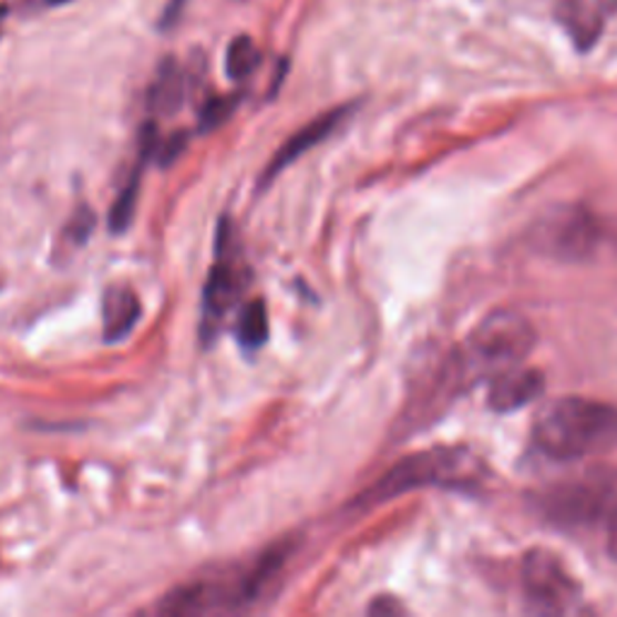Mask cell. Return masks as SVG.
I'll return each mask as SVG.
<instances>
[{
    "label": "cell",
    "mask_w": 617,
    "mask_h": 617,
    "mask_svg": "<svg viewBox=\"0 0 617 617\" xmlns=\"http://www.w3.org/2000/svg\"><path fill=\"white\" fill-rule=\"evenodd\" d=\"M533 442L553 461H584L617 446V408L584 395L547 401L533 422Z\"/></svg>",
    "instance_id": "cell-1"
},
{
    "label": "cell",
    "mask_w": 617,
    "mask_h": 617,
    "mask_svg": "<svg viewBox=\"0 0 617 617\" xmlns=\"http://www.w3.org/2000/svg\"><path fill=\"white\" fill-rule=\"evenodd\" d=\"M485 463L465 446H434L415 451L383 473L377 483L354 500L358 510L387 504L422 487H471L480 485Z\"/></svg>",
    "instance_id": "cell-2"
},
{
    "label": "cell",
    "mask_w": 617,
    "mask_h": 617,
    "mask_svg": "<svg viewBox=\"0 0 617 617\" xmlns=\"http://www.w3.org/2000/svg\"><path fill=\"white\" fill-rule=\"evenodd\" d=\"M536 348V328L514 309H497L480 321L456 352L465 381L492 379L524 362Z\"/></svg>",
    "instance_id": "cell-3"
},
{
    "label": "cell",
    "mask_w": 617,
    "mask_h": 617,
    "mask_svg": "<svg viewBox=\"0 0 617 617\" xmlns=\"http://www.w3.org/2000/svg\"><path fill=\"white\" fill-rule=\"evenodd\" d=\"M545 518L565 528H588L617 514V475L610 471H588L547 490L541 497Z\"/></svg>",
    "instance_id": "cell-4"
},
{
    "label": "cell",
    "mask_w": 617,
    "mask_h": 617,
    "mask_svg": "<svg viewBox=\"0 0 617 617\" xmlns=\"http://www.w3.org/2000/svg\"><path fill=\"white\" fill-rule=\"evenodd\" d=\"M531 241L545 256L577 264L598 249L600 227L598 219L582 205H559L533 225Z\"/></svg>",
    "instance_id": "cell-5"
},
{
    "label": "cell",
    "mask_w": 617,
    "mask_h": 617,
    "mask_svg": "<svg viewBox=\"0 0 617 617\" xmlns=\"http://www.w3.org/2000/svg\"><path fill=\"white\" fill-rule=\"evenodd\" d=\"M521 582L528 600L545 613H565L579 603L582 588L555 553L533 547L521 565Z\"/></svg>",
    "instance_id": "cell-6"
},
{
    "label": "cell",
    "mask_w": 617,
    "mask_h": 617,
    "mask_svg": "<svg viewBox=\"0 0 617 617\" xmlns=\"http://www.w3.org/2000/svg\"><path fill=\"white\" fill-rule=\"evenodd\" d=\"M229 219H223L219 223V235H217V264L213 266L208 282H205V292H203V309H205V319H203V338L210 340L215 333L217 321L225 319V313L232 309V305L239 299V295L244 292V272L239 268V264L232 258L229 251Z\"/></svg>",
    "instance_id": "cell-7"
},
{
    "label": "cell",
    "mask_w": 617,
    "mask_h": 617,
    "mask_svg": "<svg viewBox=\"0 0 617 617\" xmlns=\"http://www.w3.org/2000/svg\"><path fill=\"white\" fill-rule=\"evenodd\" d=\"M615 10L617 0H559L555 20L577 51L586 53L596 47Z\"/></svg>",
    "instance_id": "cell-8"
},
{
    "label": "cell",
    "mask_w": 617,
    "mask_h": 617,
    "mask_svg": "<svg viewBox=\"0 0 617 617\" xmlns=\"http://www.w3.org/2000/svg\"><path fill=\"white\" fill-rule=\"evenodd\" d=\"M354 112V104H342V106H338V109H331V112H326V114H321L319 119H313V121H309L305 128H299L290 141H287L278 153H276V157L270 160V164L266 167V172H264V186H268L272 179H276V176L280 174V172H285L287 167H290L292 162H297L301 155L305 153H309L311 147H317L319 143H323L328 135H331L342 121H346L350 114Z\"/></svg>",
    "instance_id": "cell-9"
},
{
    "label": "cell",
    "mask_w": 617,
    "mask_h": 617,
    "mask_svg": "<svg viewBox=\"0 0 617 617\" xmlns=\"http://www.w3.org/2000/svg\"><path fill=\"white\" fill-rule=\"evenodd\" d=\"M543 383L545 379L538 369L524 367V362L514 364L490 379L487 403L492 410H497V413H514V410L538 399Z\"/></svg>",
    "instance_id": "cell-10"
},
{
    "label": "cell",
    "mask_w": 617,
    "mask_h": 617,
    "mask_svg": "<svg viewBox=\"0 0 617 617\" xmlns=\"http://www.w3.org/2000/svg\"><path fill=\"white\" fill-rule=\"evenodd\" d=\"M141 299L131 287H112L106 290L102 301V319H104V340L121 342L131 336L135 323L141 321Z\"/></svg>",
    "instance_id": "cell-11"
},
{
    "label": "cell",
    "mask_w": 617,
    "mask_h": 617,
    "mask_svg": "<svg viewBox=\"0 0 617 617\" xmlns=\"http://www.w3.org/2000/svg\"><path fill=\"white\" fill-rule=\"evenodd\" d=\"M184 73L179 63L174 59H167L160 68V75L155 80L153 90H150V112L160 116H172L179 112L184 104Z\"/></svg>",
    "instance_id": "cell-12"
},
{
    "label": "cell",
    "mask_w": 617,
    "mask_h": 617,
    "mask_svg": "<svg viewBox=\"0 0 617 617\" xmlns=\"http://www.w3.org/2000/svg\"><path fill=\"white\" fill-rule=\"evenodd\" d=\"M268 333H270V323H268L266 301L251 299L249 305L241 309V317L237 323V338L241 342V348H246V350L264 348Z\"/></svg>",
    "instance_id": "cell-13"
},
{
    "label": "cell",
    "mask_w": 617,
    "mask_h": 617,
    "mask_svg": "<svg viewBox=\"0 0 617 617\" xmlns=\"http://www.w3.org/2000/svg\"><path fill=\"white\" fill-rule=\"evenodd\" d=\"M258 65H260V51L251 37L241 34L232 41L225 56V71L232 80L249 78Z\"/></svg>",
    "instance_id": "cell-14"
},
{
    "label": "cell",
    "mask_w": 617,
    "mask_h": 617,
    "mask_svg": "<svg viewBox=\"0 0 617 617\" xmlns=\"http://www.w3.org/2000/svg\"><path fill=\"white\" fill-rule=\"evenodd\" d=\"M138 196H141V167L133 172L128 184L123 186L119 198L114 200L112 213H109V229H112L114 235H121V232H126L131 227L135 208H138Z\"/></svg>",
    "instance_id": "cell-15"
},
{
    "label": "cell",
    "mask_w": 617,
    "mask_h": 617,
    "mask_svg": "<svg viewBox=\"0 0 617 617\" xmlns=\"http://www.w3.org/2000/svg\"><path fill=\"white\" fill-rule=\"evenodd\" d=\"M239 100H241V94H223V97H213L205 102V106L200 109V131L210 133L223 126V123L235 114Z\"/></svg>",
    "instance_id": "cell-16"
},
{
    "label": "cell",
    "mask_w": 617,
    "mask_h": 617,
    "mask_svg": "<svg viewBox=\"0 0 617 617\" xmlns=\"http://www.w3.org/2000/svg\"><path fill=\"white\" fill-rule=\"evenodd\" d=\"M94 225H97V215L92 213L90 205H80V208L73 213L71 223L65 225L63 237H65L68 244L73 246V249H78V246L88 244V239L92 237V232H94Z\"/></svg>",
    "instance_id": "cell-17"
},
{
    "label": "cell",
    "mask_w": 617,
    "mask_h": 617,
    "mask_svg": "<svg viewBox=\"0 0 617 617\" xmlns=\"http://www.w3.org/2000/svg\"><path fill=\"white\" fill-rule=\"evenodd\" d=\"M186 141H188V135L184 131L169 135V138L157 147V153H155L157 155V164H162V167H167V164H172L176 157L184 153Z\"/></svg>",
    "instance_id": "cell-18"
},
{
    "label": "cell",
    "mask_w": 617,
    "mask_h": 617,
    "mask_svg": "<svg viewBox=\"0 0 617 617\" xmlns=\"http://www.w3.org/2000/svg\"><path fill=\"white\" fill-rule=\"evenodd\" d=\"M369 613H372V615H395V613H403V608L399 606V600H395V598H377L372 606H369Z\"/></svg>",
    "instance_id": "cell-19"
},
{
    "label": "cell",
    "mask_w": 617,
    "mask_h": 617,
    "mask_svg": "<svg viewBox=\"0 0 617 617\" xmlns=\"http://www.w3.org/2000/svg\"><path fill=\"white\" fill-rule=\"evenodd\" d=\"M182 6H184V0H172L167 10H164V16H162V27H172L176 20H179Z\"/></svg>",
    "instance_id": "cell-20"
},
{
    "label": "cell",
    "mask_w": 617,
    "mask_h": 617,
    "mask_svg": "<svg viewBox=\"0 0 617 617\" xmlns=\"http://www.w3.org/2000/svg\"><path fill=\"white\" fill-rule=\"evenodd\" d=\"M608 553L617 559V514L608 521Z\"/></svg>",
    "instance_id": "cell-21"
},
{
    "label": "cell",
    "mask_w": 617,
    "mask_h": 617,
    "mask_svg": "<svg viewBox=\"0 0 617 617\" xmlns=\"http://www.w3.org/2000/svg\"><path fill=\"white\" fill-rule=\"evenodd\" d=\"M8 12H10L8 6L0 3V27H3V22H6V18H8Z\"/></svg>",
    "instance_id": "cell-22"
},
{
    "label": "cell",
    "mask_w": 617,
    "mask_h": 617,
    "mask_svg": "<svg viewBox=\"0 0 617 617\" xmlns=\"http://www.w3.org/2000/svg\"><path fill=\"white\" fill-rule=\"evenodd\" d=\"M47 3L56 8V6H68V3H73V0H47Z\"/></svg>",
    "instance_id": "cell-23"
}]
</instances>
